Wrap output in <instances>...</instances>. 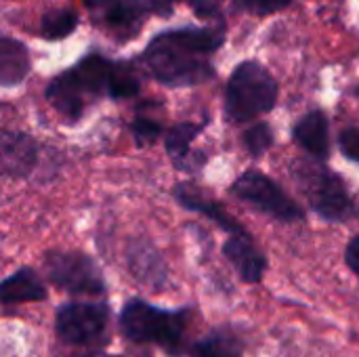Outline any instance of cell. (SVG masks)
Here are the masks:
<instances>
[{"instance_id": "1", "label": "cell", "mask_w": 359, "mask_h": 357, "mask_svg": "<svg viewBox=\"0 0 359 357\" xmlns=\"http://www.w3.org/2000/svg\"><path fill=\"white\" fill-rule=\"evenodd\" d=\"M221 42L223 34L215 29H177L154 38L143 53V61L158 82L194 86L212 76L208 59Z\"/></svg>"}, {"instance_id": "2", "label": "cell", "mask_w": 359, "mask_h": 357, "mask_svg": "<svg viewBox=\"0 0 359 357\" xmlns=\"http://www.w3.org/2000/svg\"><path fill=\"white\" fill-rule=\"evenodd\" d=\"M189 309H160L143 299H128L118 316L124 339L139 345L160 347L168 357H181L187 351Z\"/></svg>"}, {"instance_id": "3", "label": "cell", "mask_w": 359, "mask_h": 357, "mask_svg": "<svg viewBox=\"0 0 359 357\" xmlns=\"http://www.w3.org/2000/svg\"><path fill=\"white\" fill-rule=\"evenodd\" d=\"M114 63L101 55L84 57L76 67L59 74L46 88V99L65 120H78L97 99L109 97V78Z\"/></svg>"}, {"instance_id": "4", "label": "cell", "mask_w": 359, "mask_h": 357, "mask_svg": "<svg viewBox=\"0 0 359 357\" xmlns=\"http://www.w3.org/2000/svg\"><path fill=\"white\" fill-rule=\"evenodd\" d=\"M278 84L259 63L246 61L231 74L225 93V112L231 122H246L273 109Z\"/></svg>"}, {"instance_id": "5", "label": "cell", "mask_w": 359, "mask_h": 357, "mask_svg": "<svg viewBox=\"0 0 359 357\" xmlns=\"http://www.w3.org/2000/svg\"><path fill=\"white\" fill-rule=\"evenodd\" d=\"M301 191L309 200L311 208L326 221H345L355 213L341 177L316 162H297L292 168Z\"/></svg>"}, {"instance_id": "6", "label": "cell", "mask_w": 359, "mask_h": 357, "mask_svg": "<svg viewBox=\"0 0 359 357\" xmlns=\"http://www.w3.org/2000/svg\"><path fill=\"white\" fill-rule=\"evenodd\" d=\"M46 280L72 295L101 297L105 278L93 257L80 250H50L44 255Z\"/></svg>"}, {"instance_id": "7", "label": "cell", "mask_w": 359, "mask_h": 357, "mask_svg": "<svg viewBox=\"0 0 359 357\" xmlns=\"http://www.w3.org/2000/svg\"><path fill=\"white\" fill-rule=\"evenodd\" d=\"M109 326V307L103 301H69L57 309L55 335L63 345H99Z\"/></svg>"}, {"instance_id": "8", "label": "cell", "mask_w": 359, "mask_h": 357, "mask_svg": "<svg viewBox=\"0 0 359 357\" xmlns=\"http://www.w3.org/2000/svg\"><path fill=\"white\" fill-rule=\"evenodd\" d=\"M231 194L238 200L248 202L257 210L273 217L276 221L294 223L305 219V210L273 179L259 170H248L242 177H238L231 185Z\"/></svg>"}, {"instance_id": "9", "label": "cell", "mask_w": 359, "mask_h": 357, "mask_svg": "<svg viewBox=\"0 0 359 357\" xmlns=\"http://www.w3.org/2000/svg\"><path fill=\"white\" fill-rule=\"evenodd\" d=\"M38 160L40 149L34 137L19 130L0 133V179H27Z\"/></svg>"}, {"instance_id": "10", "label": "cell", "mask_w": 359, "mask_h": 357, "mask_svg": "<svg viewBox=\"0 0 359 357\" xmlns=\"http://www.w3.org/2000/svg\"><path fill=\"white\" fill-rule=\"evenodd\" d=\"M126 265L130 276L154 290H162L168 282V267L160 250L143 238H133L126 248Z\"/></svg>"}, {"instance_id": "11", "label": "cell", "mask_w": 359, "mask_h": 357, "mask_svg": "<svg viewBox=\"0 0 359 357\" xmlns=\"http://www.w3.org/2000/svg\"><path fill=\"white\" fill-rule=\"evenodd\" d=\"M172 194H175V200H177L183 208H187V210H191V213H198V215L210 219L215 225H219L223 231H227V236H244V234H248V231L238 223V219H233V217L225 210V206H223L221 202H217L215 198L202 194L196 185L179 183V185L175 187Z\"/></svg>"}, {"instance_id": "12", "label": "cell", "mask_w": 359, "mask_h": 357, "mask_svg": "<svg viewBox=\"0 0 359 357\" xmlns=\"http://www.w3.org/2000/svg\"><path fill=\"white\" fill-rule=\"evenodd\" d=\"M223 255L225 259L236 267L240 278L248 284H259L265 276L267 269V259L265 255L255 246L250 234L244 236H229L227 242L223 244Z\"/></svg>"}, {"instance_id": "13", "label": "cell", "mask_w": 359, "mask_h": 357, "mask_svg": "<svg viewBox=\"0 0 359 357\" xmlns=\"http://www.w3.org/2000/svg\"><path fill=\"white\" fill-rule=\"evenodd\" d=\"M204 130V124H196V122H181L175 124L166 137H164V147L172 160V164L179 170H198L204 166L206 158L198 156L191 151V143L196 141V137Z\"/></svg>"}, {"instance_id": "14", "label": "cell", "mask_w": 359, "mask_h": 357, "mask_svg": "<svg viewBox=\"0 0 359 357\" xmlns=\"http://www.w3.org/2000/svg\"><path fill=\"white\" fill-rule=\"evenodd\" d=\"M46 297L48 290L32 267H21L8 278L0 280V305L42 303Z\"/></svg>"}, {"instance_id": "15", "label": "cell", "mask_w": 359, "mask_h": 357, "mask_svg": "<svg viewBox=\"0 0 359 357\" xmlns=\"http://www.w3.org/2000/svg\"><path fill=\"white\" fill-rule=\"evenodd\" d=\"M86 4L109 29H116L122 36L137 32L143 13L139 0H86Z\"/></svg>"}, {"instance_id": "16", "label": "cell", "mask_w": 359, "mask_h": 357, "mask_svg": "<svg viewBox=\"0 0 359 357\" xmlns=\"http://www.w3.org/2000/svg\"><path fill=\"white\" fill-rule=\"evenodd\" d=\"M330 128L328 118L322 112L305 114L294 126V141L313 158L324 162L330 151Z\"/></svg>"}, {"instance_id": "17", "label": "cell", "mask_w": 359, "mask_h": 357, "mask_svg": "<svg viewBox=\"0 0 359 357\" xmlns=\"http://www.w3.org/2000/svg\"><path fill=\"white\" fill-rule=\"evenodd\" d=\"M189 357H244V343L231 328H215L189 347Z\"/></svg>"}, {"instance_id": "18", "label": "cell", "mask_w": 359, "mask_h": 357, "mask_svg": "<svg viewBox=\"0 0 359 357\" xmlns=\"http://www.w3.org/2000/svg\"><path fill=\"white\" fill-rule=\"evenodd\" d=\"M29 72L25 46L11 38H0V86H17Z\"/></svg>"}, {"instance_id": "19", "label": "cell", "mask_w": 359, "mask_h": 357, "mask_svg": "<svg viewBox=\"0 0 359 357\" xmlns=\"http://www.w3.org/2000/svg\"><path fill=\"white\" fill-rule=\"evenodd\" d=\"M139 93V78L128 63H114L109 78V97L128 99Z\"/></svg>"}, {"instance_id": "20", "label": "cell", "mask_w": 359, "mask_h": 357, "mask_svg": "<svg viewBox=\"0 0 359 357\" xmlns=\"http://www.w3.org/2000/svg\"><path fill=\"white\" fill-rule=\"evenodd\" d=\"M76 13L72 11H65V8H59V11H50L44 15L42 19V36L48 38V40H59V38H65L67 34L74 32L76 27Z\"/></svg>"}, {"instance_id": "21", "label": "cell", "mask_w": 359, "mask_h": 357, "mask_svg": "<svg viewBox=\"0 0 359 357\" xmlns=\"http://www.w3.org/2000/svg\"><path fill=\"white\" fill-rule=\"evenodd\" d=\"M130 128H133V137H135L137 147L154 145L162 135V124L154 118H147V116H137Z\"/></svg>"}, {"instance_id": "22", "label": "cell", "mask_w": 359, "mask_h": 357, "mask_svg": "<svg viewBox=\"0 0 359 357\" xmlns=\"http://www.w3.org/2000/svg\"><path fill=\"white\" fill-rule=\"evenodd\" d=\"M271 143H273V133H271V128H269L265 122L255 124L252 128H248V130L244 133V145H246V149H248L252 156L265 154V151L271 147Z\"/></svg>"}, {"instance_id": "23", "label": "cell", "mask_w": 359, "mask_h": 357, "mask_svg": "<svg viewBox=\"0 0 359 357\" xmlns=\"http://www.w3.org/2000/svg\"><path fill=\"white\" fill-rule=\"evenodd\" d=\"M339 143H341V149H343V154H345L347 158H351V160L359 162V128L358 126L345 128V130L341 133Z\"/></svg>"}, {"instance_id": "24", "label": "cell", "mask_w": 359, "mask_h": 357, "mask_svg": "<svg viewBox=\"0 0 359 357\" xmlns=\"http://www.w3.org/2000/svg\"><path fill=\"white\" fill-rule=\"evenodd\" d=\"M240 4L252 13H261V15H267V13H276L284 6L290 4V0H240Z\"/></svg>"}, {"instance_id": "25", "label": "cell", "mask_w": 359, "mask_h": 357, "mask_svg": "<svg viewBox=\"0 0 359 357\" xmlns=\"http://www.w3.org/2000/svg\"><path fill=\"white\" fill-rule=\"evenodd\" d=\"M345 261L349 265V269L359 278V236H355L349 244H347V250H345Z\"/></svg>"}, {"instance_id": "26", "label": "cell", "mask_w": 359, "mask_h": 357, "mask_svg": "<svg viewBox=\"0 0 359 357\" xmlns=\"http://www.w3.org/2000/svg\"><path fill=\"white\" fill-rule=\"evenodd\" d=\"M194 8H196V13L198 15H212L215 11H217V6H219V2L221 0H187Z\"/></svg>"}, {"instance_id": "27", "label": "cell", "mask_w": 359, "mask_h": 357, "mask_svg": "<svg viewBox=\"0 0 359 357\" xmlns=\"http://www.w3.org/2000/svg\"><path fill=\"white\" fill-rule=\"evenodd\" d=\"M151 4H154V8H160L162 13H170V0H151Z\"/></svg>"}, {"instance_id": "28", "label": "cell", "mask_w": 359, "mask_h": 357, "mask_svg": "<svg viewBox=\"0 0 359 357\" xmlns=\"http://www.w3.org/2000/svg\"><path fill=\"white\" fill-rule=\"evenodd\" d=\"M111 357H118V356H111Z\"/></svg>"}]
</instances>
